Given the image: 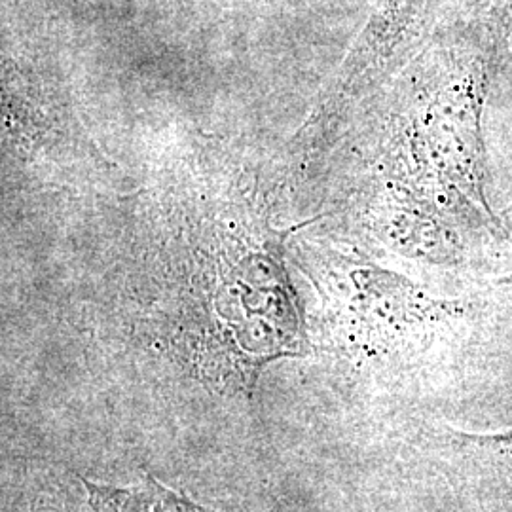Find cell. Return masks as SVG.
<instances>
[{"mask_svg":"<svg viewBox=\"0 0 512 512\" xmlns=\"http://www.w3.org/2000/svg\"><path fill=\"white\" fill-rule=\"evenodd\" d=\"M494 55L480 38L431 48L385 118L366 181V211L406 253L469 268L512 253L488 198L484 112Z\"/></svg>","mask_w":512,"mask_h":512,"instance_id":"obj_1","label":"cell"},{"mask_svg":"<svg viewBox=\"0 0 512 512\" xmlns=\"http://www.w3.org/2000/svg\"><path fill=\"white\" fill-rule=\"evenodd\" d=\"M334 346L359 363L418 357L471 321L469 298H437L359 256L330 253L317 270Z\"/></svg>","mask_w":512,"mask_h":512,"instance_id":"obj_2","label":"cell"},{"mask_svg":"<svg viewBox=\"0 0 512 512\" xmlns=\"http://www.w3.org/2000/svg\"><path fill=\"white\" fill-rule=\"evenodd\" d=\"M435 0H387L384 14L372 25L348 78L342 84V107L370 90L397 57V48H408L420 35Z\"/></svg>","mask_w":512,"mask_h":512,"instance_id":"obj_3","label":"cell"},{"mask_svg":"<svg viewBox=\"0 0 512 512\" xmlns=\"http://www.w3.org/2000/svg\"><path fill=\"white\" fill-rule=\"evenodd\" d=\"M82 484L93 512H219L167 488L150 475H143L133 486H107L88 478H82Z\"/></svg>","mask_w":512,"mask_h":512,"instance_id":"obj_4","label":"cell"},{"mask_svg":"<svg viewBox=\"0 0 512 512\" xmlns=\"http://www.w3.org/2000/svg\"><path fill=\"white\" fill-rule=\"evenodd\" d=\"M463 442L476 444L478 448H486V450H494L497 454H505L512 456V427L501 433H486V435H469V433H461L459 435Z\"/></svg>","mask_w":512,"mask_h":512,"instance_id":"obj_5","label":"cell"},{"mask_svg":"<svg viewBox=\"0 0 512 512\" xmlns=\"http://www.w3.org/2000/svg\"><path fill=\"white\" fill-rule=\"evenodd\" d=\"M29 512H67L65 507H61L59 503H55L48 497H38L33 501V505L29 507Z\"/></svg>","mask_w":512,"mask_h":512,"instance_id":"obj_6","label":"cell"},{"mask_svg":"<svg viewBox=\"0 0 512 512\" xmlns=\"http://www.w3.org/2000/svg\"><path fill=\"white\" fill-rule=\"evenodd\" d=\"M503 27H505V35H507V42H509V50H511L512 59V0H507V6H505V21H503Z\"/></svg>","mask_w":512,"mask_h":512,"instance_id":"obj_7","label":"cell"}]
</instances>
